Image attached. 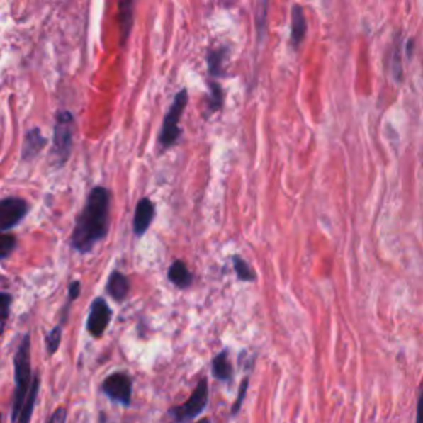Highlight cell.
Here are the masks:
<instances>
[{
	"label": "cell",
	"mask_w": 423,
	"mask_h": 423,
	"mask_svg": "<svg viewBox=\"0 0 423 423\" xmlns=\"http://www.w3.org/2000/svg\"><path fill=\"white\" fill-rule=\"evenodd\" d=\"M260 9H261V12L258 13V27H256V30H258V40H260V42H263V28H265V23H263V20H265V22H266L268 2H261L260 4Z\"/></svg>",
	"instance_id": "obj_25"
},
{
	"label": "cell",
	"mask_w": 423,
	"mask_h": 423,
	"mask_svg": "<svg viewBox=\"0 0 423 423\" xmlns=\"http://www.w3.org/2000/svg\"><path fill=\"white\" fill-rule=\"evenodd\" d=\"M225 48H213L207 53V63H208V73L212 78H218L225 74V69H222L223 62H225Z\"/></svg>",
	"instance_id": "obj_17"
},
{
	"label": "cell",
	"mask_w": 423,
	"mask_h": 423,
	"mask_svg": "<svg viewBox=\"0 0 423 423\" xmlns=\"http://www.w3.org/2000/svg\"><path fill=\"white\" fill-rule=\"evenodd\" d=\"M101 389L109 400L129 407L132 400V379L126 372H113L104 379Z\"/></svg>",
	"instance_id": "obj_6"
},
{
	"label": "cell",
	"mask_w": 423,
	"mask_h": 423,
	"mask_svg": "<svg viewBox=\"0 0 423 423\" xmlns=\"http://www.w3.org/2000/svg\"><path fill=\"white\" fill-rule=\"evenodd\" d=\"M28 202L20 197H5L0 202V230L7 233L27 217Z\"/></svg>",
	"instance_id": "obj_7"
},
{
	"label": "cell",
	"mask_w": 423,
	"mask_h": 423,
	"mask_svg": "<svg viewBox=\"0 0 423 423\" xmlns=\"http://www.w3.org/2000/svg\"><path fill=\"white\" fill-rule=\"evenodd\" d=\"M73 136H74V118L68 109H60L55 116L53 124V147L50 157L55 167H63L68 162L73 151Z\"/></svg>",
	"instance_id": "obj_3"
},
{
	"label": "cell",
	"mask_w": 423,
	"mask_h": 423,
	"mask_svg": "<svg viewBox=\"0 0 423 423\" xmlns=\"http://www.w3.org/2000/svg\"><path fill=\"white\" fill-rule=\"evenodd\" d=\"M67 409H64V407H58V409L50 415L47 423H67Z\"/></svg>",
	"instance_id": "obj_26"
},
{
	"label": "cell",
	"mask_w": 423,
	"mask_h": 423,
	"mask_svg": "<svg viewBox=\"0 0 423 423\" xmlns=\"http://www.w3.org/2000/svg\"><path fill=\"white\" fill-rule=\"evenodd\" d=\"M156 218V205L151 198L142 197L141 201L137 202L136 212H134V220H132V232L137 238H141L144 233L149 230L151 223Z\"/></svg>",
	"instance_id": "obj_9"
},
{
	"label": "cell",
	"mask_w": 423,
	"mask_h": 423,
	"mask_svg": "<svg viewBox=\"0 0 423 423\" xmlns=\"http://www.w3.org/2000/svg\"><path fill=\"white\" fill-rule=\"evenodd\" d=\"M62 336H63V326L58 325L48 332L47 337H45V344H47L48 356H53L55 352L58 351L60 344H62Z\"/></svg>",
	"instance_id": "obj_20"
},
{
	"label": "cell",
	"mask_w": 423,
	"mask_h": 423,
	"mask_svg": "<svg viewBox=\"0 0 423 423\" xmlns=\"http://www.w3.org/2000/svg\"><path fill=\"white\" fill-rule=\"evenodd\" d=\"M47 137L43 136L38 128H32L25 134V141L22 147V159L23 161H32L40 154V151L47 146Z\"/></svg>",
	"instance_id": "obj_12"
},
{
	"label": "cell",
	"mask_w": 423,
	"mask_h": 423,
	"mask_svg": "<svg viewBox=\"0 0 423 423\" xmlns=\"http://www.w3.org/2000/svg\"><path fill=\"white\" fill-rule=\"evenodd\" d=\"M223 99H225V94H223L220 83H217L215 79H213V81H210V99H208V109H210L212 113L222 109Z\"/></svg>",
	"instance_id": "obj_19"
},
{
	"label": "cell",
	"mask_w": 423,
	"mask_h": 423,
	"mask_svg": "<svg viewBox=\"0 0 423 423\" xmlns=\"http://www.w3.org/2000/svg\"><path fill=\"white\" fill-rule=\"evenodd\" d=\"M167 278L174 286L179 288V290H187V288L192 286L193 281V276L191 270L187 268V263L182 260H176L169 266Z\"/></svg>",
	"instance_id": "obj_13"
},
{
	"label": "cell",
	"mask_w": 423,
	"mask_h": 423,
	"mask_svg": "<svg viewBox=\"0 0 423 423\" xmlns=\"http://www.w3.org/2000/svg\"><path fill=\"white\" fill-rule=\"evenodd\" d=\"M79 293H81V283H79L78 280H74V281L69 283V286H68V300H67V305H64V310H63V315H62V321H60V325H62V326L64 325V321H67L69 306H72V303L79 296Z\"/></svg>",
	"instance_id": "obj_22"
},
{
	"label": "cell",
	"mask_w": 423,
	"mask_h": 423,
	"mask_svg": "<svg viewBox=\"0 0 423 423\" xmlns=\"http://www.w3.org/2000/svg\"><path fill=\"white\" fill-rule=\"evenodd\" d=\"M415 423H423V382H422V389H420V395H419V405H417Z\"/></svg>",
	"instance_id": "obj_27"
},
{
	"label": "cell",
	"mask_w": 423,
	"mask_h": 423,
	"mask_svg": "<svg viewBox=\"0 0 423 423\" xmlns=\"http://www.w3.org/2000/svg\"><path fill=\"white\" fill-rule=\"evenodd\" d=\"M40 382H42V379H40V374H38V372H35L33 384H32V390H30V394H28V397H27V400H25L23 410H22V414H20V419H18L17 423H30V420H32L35 404H37V399H38Z\"/></svg>",
	"instance_id": "obj_15"
},
{
	"label": "cell",
	"mask_w": 423,
	"mask_h": 423,
	"mask_svg": "<svg viewBox=\"0 0 423 423\" xmlns=\"http://www.w3.org/2000/svg\"><path fill=\"white\" fill-rule=\"evenodd\" d=\"M248 384H250V379L245 377V379H243L242 384H240V390H238V397H237L235 404H233V407H232V415H237L238 412H240L242 404H243V400H245V395H247V390H248Z\"/></svg>",
	"instance_id": "obj_23"
},
{
	"label": "cell",
	"mask_w": 423,
	"mask_h": 423,
	"mask_svg": "<svg viewBox=\"0 0 423 423\" xmlns=\"http://www.w3.org/2000/svg\"><path fill=\"white\" fill-rule=\"evenodd\" d=\"M232 261H233V270H235L238 280L245 281V283H250V281L256 280V273L253 271V268L248 265V263L243 260L242 256L233 255Z\"/></svg>",
	"instance_id": "obj_18"
},
{
	"label": "cell",
	"mask_w": 423,
	"mask_h": 423,
	"mask_svg": "<svg viewBox=\"0 0 423 423\" xmlns=\"http://www.w3.org/2000/svg\"><path fill=\"white\" fill-rule=\"evenodd\" d=\"M187 103H188V91L186 88H182L181 91L174 96L171 108H169L166 118H164L162 121L161 134H159V144H161L162 151L174 147L179 139H181L182 129L179 123H181L182 113L186 111Z\"/></svg>",
	"instance_id": "obj_4"
},
{
	"label": "cell",
	"mask_w": 423,
	"mask_h": 423,
	"mask_svg": "<svg viewBox=\"0 0 423 423\" xmlns=\"http://www.w3.org/2000/svg\"><path fill=\"white\" fill-rule=\"evenodd\" d=\"M197 423H210V420H208V419H202V420H198Z\"/></svg>",
	"instance_id": "obj_28"
},
{
	"label": "cell",
	"mask_w": 423,
	"mask_h": 423,
	"mask_svg": "<svg viewBox=\"0 0 423 423\" xmlns=\"http://www.w3.org/2000/svg\"><path fill=\"white\" fill-rule=\"evenodd\" d=\"M308 33L306 13L301 5L295 4L291 7V45L295 50H300L303 40Z\"/></svg>",
	"instance_id": "obj_10"
},
{
	"label": "cell",
	"mask_w": 423,
	"mask_h": 423,
	"mask_svg": "<svg viewBox=\"0 0 423 423\" xmlns=\"http://www.w3.org/2000/svg\"><path fill=\"white\" fill-rule=\"evenodd\" d=\"M129 290H131V283H129V278L124 273L113 271L109 275L106 283V293L114 301L123 303L129 296Z\"/></svg>",
	"instance_id": "obj_11"
},
{
	"label": "cell",
	"mask_w": 423,
	"mask_h": 423,
	"mask_svg": "<svg viewBox=\"0 0 423 423\" xmlns=\"http://www.w3.org/2000/svg\"><path fill=\"white\" fill-rule=\"evenodd\" d=\"M12 300H13V296L10 295V293H7V291H4L2 295H0V301H2V329H5V325H7L9 312H10V305H12Z\"/></svg>",
	"instance_id": "obj_24"
},
{
	"label": "cell",
	"mask_w": 423,
	"mask_h": 423,
	"mask_svg": "<svg viewBox=\"0 0 423 423\" xmlns=\"http://www.w3.org/2000/svg\"><path fill=\"white\" fill-rule=\"evenodd\" d=\"M15 247H17V237L10 235V233H2V237H0V260H7L13 253Z\"/></svg>",
	"instance_id": "obj_21"
},
{
	"label": "cell",
	"mask_w": 423,
	"mask_h": 423,
	"mask_svg": "<svg viewBox=\"0 0 423 423\" xmlns=\"http://www.w3.org/2000/svg\"><path fill=\"white\" fill-rule=\"evenodd\" d=\"M208 405V384L207 379H201L196 387V390L192 392V395L184 402L182 405L172 407L169 410V415L174 420V423H188L196 420Z\"/></svg>",
	"instance_id": "obj_5"
},
{
	"label": "cell",
	"mask_w": 423,
	"mask_h": 423,
	"mask_svg": "<svg viewBox=\"0 0 423 423\" xmlns=\"http://www.w3.org/2000/svg\"><path fill=\"white\" fill-rule=\"evenodd\" d=\"M212 374L217 380L227 382V384H230L233 380V366L230 362V352H228V349H223L213 357Z\"/></svg>",
	"instance_id": "obj_14"
},
{
	"label": "cell",
	"mask_w": 423,
	"mask_h": 423,
	"mask_svg": "<svg viewBox=\"0 0 423 423\" xmlns=\"http://www.w3.org/2000/svg\"><path fill=\"white\" fill-rule=\"evenodd\" d=\"M134 4L132 2H119V22H121V43H126V40L131 33L132 20H134Z\"/></svg>",
	"instance_id": "obj_16"
},
{
	"label": "cell",
	"mask_w": 423,
	"mask_h": 423,
	"mask_svg": "<svg viewBox=\"0 0 423 423\" xmlns=\"http://www.w3.org/2000/svg\"><path fill=\"white\" fill-rule=\"evenodd\" d=\"M30 334L22 336V341L17 347V352L13 356V367H15V390L12 399V412H10V419L12 423H17L22 414L25 400L32 390L35 372H32V356H30Z\"/></svg>",
	"instance_id": "obj_2"
},
{
	"label": "cell",
	"mask_w": 423,
	"mask_h": 423,
	"mask_svg": "<svg viewBox=\"0 0 423 423\" xmlns=\"http://www.w3.org/2000/svg\"><path fill=\"white\" fill-rule=\"evenodd\" d=\"M113 317V310L109 308L104 298H96L91 303V308H89V315L86 320V331L93 337H101L109 326Z\"/></svg>",
	"instance_id": "obj_8"
},
{
	"label": "cell",
	"mask_w": 423,
	"mask_h": 423,
	"mask_svg": "<svg viewBox=\"0 0 423 423\" xmlns=\"http://www.w3.org/2000/svg\"><path fill=\"white\" fill-rule=\"evenodd\" d=\"M111 222V192L98 186L88 193L86 203L74 222L69 247L78 253H89L109 233Z\"/></svg>",
	"instance_id": "obj_1"
}]
</instances>
